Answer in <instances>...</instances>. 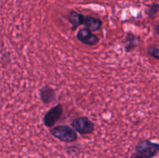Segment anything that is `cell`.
I'll return each mask as SVG.
<instances>
[{
  "label": "cell",
  "instance_id": "1",
  "mask_svg": "<svg viewBox=\"0 0 159 158\" xmlns=\"http://www.w3.org/2000/svg\"><path fill=\"white\" fill-rule=\"evenodd\" d=\"M50 133L54 137L64 143H74L78 139L75 130L66 125H60L52 127Z\"/></svg>",
  "mask_w": 159,
  "mask_h": 158
},
{
  "label": "cell",
  "instance_id": "2",
  "mask_svg": "<svg viewBox=\"0 0 159 158\" xmlns=\"http://www.w3.org/2000/svg\"><path fill=\"white\" fill-rule=\"evenodd\" d=\"M135 152L144 158H153L159 154V143L142 139L137 143Z\"/></svg>",
  "mask_w": 159,
  "mask_h": 158
},
{
  "label": "cell",
  "instance_id": "3",
  "mask_svg": "<svg viewBox=\"0 0 159 158\" xmlns=\"http://www.w3.org/2000/svg\"><path fill=\"white\" fill-rule=\"evenodd\" d=\"M71 126L81 135L92 134L95 130L94 122L86 116H80L73 119Z\"/></svg>",
  "mask_w": 159,
  "mask_h": 158
},
{
  "label": "cell",
  "instance_id": "4",
  "mask_svg": "<svg viewBox=\"0 0 159 158\" xmlns=\"http://www.w3.org/2000/svg\"><path fill=\"white\" fill-rule=\"evenodd\" d=\"M62 112H63V108L61 104H58V105L50 108L49 111L43 116V121L45 126L48 127V128H52L61 117Z\"/></svg>",
  "mask_w": 159,
  "mask_h": 158
},
{
  "label": "cell",
  "instance_id": "5",
  "mask_svg": "<svg viewBox=\"0 0 159 158\" xmlns=\"http://www.w3.org/2000/svg\"><path fill=\"white\" fill-rule=\"evenodd\" d=\"M76 37L79 41L88 46H95L98 44L99 42V37L93 33V32H92L89 29L86 27L79 29L77 33Z\"/></svg>",
  "mask_w": 159,
  "mask_h": 158
},
{
  "label": "cell",
  "instance_id": "6",
  "mask_svg": "<svg viewBox=\"0 0 159 158\" xmlns=\"http://www.w3.org/2000/svg\"><path fill=\"white\" fill-rule=\"evenodd\" d=\"M40 97L42 102L48 105L55 101L56 91L49 85H46L40 89Z\"/></svg>",
  "mask_w": 159,
  "mask_h": 158
},
{
  "label": "cell",
  "instance_id": "7",
  "mask_svg": "<svg viewBox=\"0 0 159 158\" xmlns=\"http://www.w3.org/2000/svg\"><path fill=\"white\" fill-rule=\"evenodd\" d=\"M85 16L83 14L79 13L75 10H70L68 13V22L71 24L72 30L77 29L81 25H84L85 23Z\"/></svg>",
  "mask_w": 159,
  "mask_h": 158
},
{
  "label": "cell",
  "instance_id": "8",
  "mask_svg": "<svg viewBox=\"0 0 159 158\" xmlns=\"http://www.w3.org/2000/svg\"><path fill=\"white\" fill-rule=\"evenodd\" d=\"M138 41H139V37L135 36L133 33H127L124 41V49L126 52L130 53L134 50L138 46Z\"/></svg>",
  "mask_w": 159,
  "mask_h": 158
},
{
  "label": "cell",
  "instance_id": "9",
  "mask_svg": "<svg viewBox=\"0 0 159 158\" xmlns=\"http://www.w3.org/2000/svg\"><path fill=\"white\" fill-rule=\"evenodd\" d=\"M84 25L92 32H96L102 28V22L99 18H96V17L91 16V15H85Z\"/></svg>",
  "mask_w": 159,
  "mask_h": 158
},
{
  "label": "cell",
  "instance_id": "10",
  "mask_svg": "<svg viewBox=\"0 0 159 158\" xmlns=\"http://www.w3.org/2000/svg\"><path fill=\"white\" fill-rule=\"evenodd\" d=\"M159 12V3L152 2L146 9V14L149 18L154 19Z\"/></svg>",
  "mask_w": 159,
  "mask_h": 158
},
{
  "label": "cell",
  "instance_id": "11",
  "mask_svg": "<svg viewBox=\"0 0 159 158\" xmlns=\"http://www.w3.org/2000/svg\"><path fill=\"white\" fill-rule=\"evenodd\" d=\"M148 54L153 58L159 60V48L155 47V46H150L148 49Z\"/></svg>",
  "mask_w": 159,
  "mask_h": 158
},
{
  "label": "cell",
  "instance_id": "12",
  "mask_svg": "<svg viewBox=\"0 0 159 158\" xmlns=\"http://www.w3.org/2000/svg\"><path fill=\"white\" fill-rule=\"evenodd\" d=\"M130 158H144V157H143V156H140V155L138 154V153H137L136 152H134V153H132Z\"/></svg>",
  "mask_w": 159,
  "mask_h": 158
},
{
  "label": "cell",
  "instance_id": "13",
  "mask_svg": "<svg viewBox=\"0 0 159 158\" xmlns=\"http://www.w3.org/2000/svg\"><path fill=\"white\" fill-rule=\"evenodd\" d=\"M155 32H156L157 34H158L159 35V24L155 26Z\"/></svg>",
  "mask_w": 159,
  "mask_h": 158
}]
</instances>
